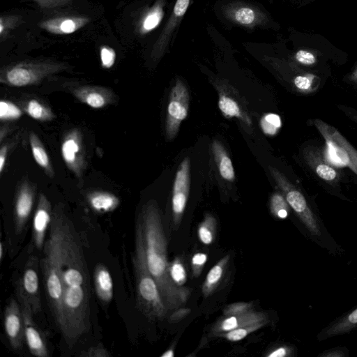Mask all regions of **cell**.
Wrapping results in <instances>:
<instances>
[{
    "label": "cell",
    "mask_w": 357,
    "mask_h": 357,
    "mask_svg": "<svg viewBox=\"0 0 357 357\" xmlns=\"http://www.w3.org/2000/svg\"><path fill=\"white\" fill-rule=\"evenodd\" d=\"M60 274L63 289V326L72 347L90 328V282L84 250L73 222L60 207Z\"/></svg>",
    "instance_id": "1"
},
{
    "label": "cell",
    "mask_w": 357,
    "mask_h": 357,
    "mask_svg": "<svg viewBox=\"0 0 357 357\" xmlns=\"http://www.w3.org/2000/svg\"><path fill=\"white\" fill-rule=\"evenodd\" d=\"M136 223L139 225L143 241L148 269L159 287L168 311L183 306L190 291L176 285L169 273L167 259V240L160 210L155 201H149L142 208Z\"/></svg>",
    "instance_id": "2"
},
{
    "label": "cell",
    "mask_w": 357,
    "mask_h": 357,
    "mask_svg": "<svg viewBox=\"0 0 357 357\" xmlns=\"http://www.w3.org/2000/svg\"><path fill=\"white\" fill-rule=\"evenodd\" d=\"M60 207L52 211V222L44 245L40 264L47 302L54 321L61 331L63 326V289L59 265Z\"/></svg>",
    "instance_id": "3"
},
{
    "label": "cell",
    "mask_w": 357,
    "mask_h": 357,
    "mask_svg": "<svg viewBox=\"0 0 357 357\" xmlns=\"http://www.w3.org/2000/svg\"><path fill=\"white\" fill-rule=\"evenodd\" d=\"M132 267L135 280L137 303L139 310L150 319H162L167 315L168 310L165 305L157 282L148 269L142 233L137 223Z\"/></svg>",
    "instance_id": "4"
},
{
    "label": "cell",
    "mask_w": 357,
    "mask_h": 357,
    "mask_svg": "<svg viewBox=\"0 0 357 357\" xmlns=\"http://www.w3.org/2000/svg\"><path fill=\"white\" fill-rule=\"evenodd\" d=\"M66 68L62 63L24 61L1 70L0 81L9 86H25L38 83L47 76Z\"/></svg>",
    "instance_id": "5"
},
{
    "label": "cell",
    "mask_w": 357,
    "mask_h": 357,
    "mask_svg": "<svg viewBox=\"0 0 357 357\" xmlns=\"http://www.w3.org/2000/svg\"><path fill=\"white\" fill-rule=\"evenodd\" d=\"M268 169L289 206L294 210L310 233L314 236L320 235L319 222L303 193L278 169L271 166H269Z\"/></svg>",
    "instance_id": "6"
},
{
    "label": "cell",
    "mask_w": 357,
    "mask_h": 357,
    "mask_svg": "<svg viewBox=\"0 0 357 357\" xmlns=\"http://www.w3.org/2000/svg\"><path fill=\"white\" fill-rule=\"evenodd\" d=\"M38 264V257L35 255L30 256L26 262L22 277L15 284L17 300L26 302L34 315L38 314L42 309Z\"/></svg>",
    "instance_id": "7"
},
{
    "label": "cell",
    "mask_w": 357,
    "mask_h": 357,
    "mask_svg": "<svg viewBox=\"0 0 357 357\" xmlns=\"http://www.w3.org/2000/svg\"><path fill=\"white\" fill-rule=\"evenodd\" d=\"M188 91L181 82L177 81L171 90L167 106L165 131L169 139L177 135L181 122L188 115Z\"/></svg>",
    "instance_id": "8"
},
{
    "label": "cell",
    "mask_w": 357,
    "mask_h": 357,
    "mask_svg": "<svg viewBox=\"0 0 357 357\" xmlns=\"http://www.w3.org/2000/svg\"><path fill=\"white\" fill-rule=\"evenodd\" d=\"M313 123L337 155L357 174V150L333 127L320 119H314Z\"/></svg>",
    "instance_id": "9"
},
{
    "label": "cell",
    "mask_w": 357,
    "mask_h": 357,
    "mask_svg": "<svg viewBox=\"0 0 357 357\" xmlns=\"http://www.w3.org/2000/svg\"><path fill=\"white\" fill-rule=\"evenodd\" d=\"M190 165L188 157L181 162L176 174L172 190V214L174 224L177 227L182 220L190 190Z\"/></svg>",
    "instance_id": "10"
},
{
    "label": "cell",
    "mask_w": 357,
    "mask_h": 357,
    "mask_svg": "<svg viewBox=\"0 0 357 357\" xmlns=\"http://www.w3.org/2000/svg\"><path fill=\"white\" fill-rule=\"evenodd\" d=\"M3 326L11 347L15 350L21 349L25 341L24 325L20 304L14 298H11L5 307Z\"/></svg>",
    "instance_id": "11"
},
{
    "label": "cell",
    "mask_w": 357,
    "mask_h": 357,
    "mask_svg": "<svg viewBox=\"0 0 357 357\" xmlns=\"http://www.w3.org/2000/svg\"><path fill=\"white\" fill-rule=\"evenodd\" d=\"M18 301L24 320L25 342L29 351L37 357L49 356L45 338L33 319L34 314L30 306L23 301Z\"/></svg>",
    "instance_id": "12"
},
{
    "label": "cell",
    "mask_w": 357,
    "mask_h": 357,
    "mask_svg": "<svg viewBox=\"0 0 357 357\" xmlns=\"http://www.w3.org/2000/svg\"><path fill=\"white\" fill-rule=\"evenodd\" d=\"M61 155L67 167L79 176L84 169V156L79 132L73 130L64 137L61 144Z\"/></svg>",
    "instance_id": "13"
},
{
    "label": "cell",
    "mask_w": 357,
    "mask_h": 357,
    "mask_svg": "<svg viewBox=\"0 0 357 357\" xmlns=\"http://www.w3.org/2000/svg\"><path fill=\"white\" fill-rule=\"evenodd\" d=\"M52 218L51 204L43 194L40 195L34 213L32 227V241L39 250L44 248L47 230Z\"/></svg>",
    "instance_id": "14"
},
{
    "label": "cell",
    "mask_w": 357,
    "mask_h": 357,
    "mask_svg": "<svg viewBox=\"0 0 357 357\" xmlns=\"http://www.w3.org/2000/svg\"><path fill=\"white\" fill-rule=\"evenodd\" d=\"M34 203V191L29 184H23L19 189L14 205V227L16 234L24 231L31 213Z\"/></svg>",
    "instance_id": "15"
},
{
    "label": "cell",
    "mask_w": 357,
    "mask_h": 357,
    "mask_svg": "<svg viewBox=\"0 0 357 357\" xmlns=\"http://www.w3.org/2000/svg\"><path fill=\"white\" fill-rule=\"evenodd\" d=\"M261 321H268V315L264 312L252 310L240 314L224 316L213 326L211 335L215 336L219 333Z\"/></svg>",
    "instance_id": "16"
},
{
    "label": "cell",
    "mask_w": 357,
    "mask_h": 357,
    "mask_svg": "<svg viewBox=\"0 0 357 357\" xmlns=\"http://www.w3.org/2000/svg\"><path fill=\"white\" fill-rule=\"evenodd\" d=\"M89 22L90 18L85 16H62L43 20L39 26L49 33L64 35L78 31Z\"/></svg>",
    "instance_id": "17"
},
{
    "label": "cell",
    "mask_w": 357,
    "mask_h": 357,
    "mask_svg": "<svg viewBox=\"0 0 357 357\" xmlns=\"http://www.w3.org/2000/svg\"><path fill=\"white\" fill-rule=\"evenodd\" d=\"M304 158L307 165L320 178L330 183L337 181V172L325 160L317 148L307 147L304 151Z\"/></svg>",
    "instance_id": "18"
},
{
    "label": "cell",
    "mask_w": 357,
    "mask_h": 357,
    "mask_svg": "<svg viewBox=\"0 0 357 357\" xmlns=\"http://www.w3.org/2000/svg\"><path fill=\"white\" fill-rule=\"evenodd\" d=\"M94 287L98 299L108 303L113 297V282L111 274L102 264H98L93 273Z\"/></svg>",
    "instance_id": "19"
},
{
    "label": "cell",
    "mask_w": 357,
    "mask_h": 357,
    "mask_svg": "<svg viewBox=\"0 0 357 357\" xmlns=\"http://www.w3.org/2000/svg\"><path fill=\"white\" fill-rule=\"evenodd\" d=\"M357 326V307L324 328L319 335V340L348 333Z\"/></svg>",
    "instance_id": "20"
},
{
    "label": "cell",
    "mask_w": 357,
    "mask_h": 357,
    "mask_svg": "<svg viewBox=\"0 0 357 357\" xmlns=\"http://www.w3.org/2000/svg\"><path fill=\"white\" fill-rule=\"evenodd\" d=\"M107 90L99 87H82L74 93L82 102L92 108L99 109L106 106L110 101V95Z\"/></svg>",
    "instance_id": "21"
},
{
    "label": "cell",
    "mask_w": 357,
    "mask_h": 357,
    "mask_svg": "<svg viewBox=\"0 0 357 357\" xmlns=\"http://www.w3.org/2000/svg\"><path fill=\"white\" fill-rule=\"evenodd\" d=\"M229 261V255L222 258L208 271L202 286V294L204 297L209 296L220 284Z\"/></svg>",
    "instance_id": "22"
},
{
    "label": "cell",
    "mask_w": 357,
    "mask_h": 357,
    "mask_svg": "<svg viewBox=\"0 0 357 357\" xmlns=\"http://www.w3.org/2000/svg\"><path fill=\"white\" fill-rule=\"evenodd\" d=\"M212 150L221 176L225 180L233 181L235 178L234 169L224 146L218 141L213 140Z\"/></svg>",
    "instance_id": "23"
},
{
    "label": "cell",
    "mask_w": 357,
    "mask_h": 357,
    "mask_svg": "<svg viewBox=\"0 0 357 357\" xmlns=\"http://www.w3.org/2000/svg\"><path fill=\"white\" fill-rule=\"evenodd\" d=\"M88 200L89 204L95 211L102 213L114 211L119 204V199L114 195L102 191L90 194Z\"/></svg>",
    "instance_id": "24"
},
{
    "label": "cell",
    "mask_w": 357,
    "mask_h": 357,
    "mask_svg": "<svg viewBox=\"0 0 357 357\" xmlns=\"http://www.w3.org/2000/svg\"><path fill=\"white\" fill-rule=\"evenodd\" d=\"M29 141L33 157L37 164L41 167L50 176L54 175L48 155L43 146L40 140L34 132H31Z\"/></svg>",
    "instance_id": "25"
},
{
    "label": "cell",
    "mask_w": 357,
    "mask_h": 357,
    "mask_svg": "<svg viewBox=\"0 0 357 357\" xmlns=\"http://www.w3.org/2000/svg\"><path fill=\"white\" fill-rule=\"evenodd\" d=\"M216 219L210 213H206L203 221L197 229V236L199 241L204 245L211 244L215 238Z\"/></svg>",
    "instance_id": "26"
},
{
    "label": "cell",
    "mask_w": 357,
    "mask_h": 357,
    "mask_svg": "<svg viewBox=\"0 0 357 357\" xmlns=\"http://www.w3.org/2000/svg\"><path fill=\"white\" fill-rule=\"evenodd\" d=\"M268 321H261L248 326L239 327L231 331L215 335V336L221 337L229 341L236 342L245 338L248 335L262 328L267 324Z\"/></svg>",
    "instance_id": "27"
},
{
    "label": "cell",
    "mask_w": 357,
    "mask_h": 357,
    "mask_svg": "<svg viewBox=\"0 0 357 357\" xmlns=\"http://www.w3.org/2000/svg\"><path fill=\"white\" fill-rule=\"evenodd\" d=\"M29 116L38 121H50L54 118L51 109L36 99L30 100L25 107Z\"/></svg>",
    "instance_id": "28"
},
{
    "label": "cell",
    "mask_w": 357,
    "mask_h": 357,
    "mask_svg": "<svg viewBox=\"0 0 357 357\" xmlns=\"http://www.w3.org/2000/svg\"><path fill=\"white\" fill-rule=\"evenodd\" d=\"M218 107L222 113L227 117L243 119V115L237 102L233 98L220 94Z\"/></svg>",
    "instance_id": "29"
},
{
    "label": "cell",
    "mask_w": 357,
    "mask_h": 357,
    "mask_svg": "<svg viewBox=\"0 0 357 357\" xmlns=\"http://www.w3.org/2000/svg\"><path fill=\"white\" fill-rule=\"evenodd\" d=\"M270 208L273 215L278 218L284 219L287 217L289 204L283 194L275 192L271 196Z\"/></svg>",
    "instance_id": "30"
},
{
    "label": "cell",
    "mask_w": 357,
    "mask_h": 357,
    "mask_svg": "<svg viewBox=\"0 0 357 357\" xmlns=\"http://www.w3.org/2000/svg\"><path fill=\"white\" fill-rule=\"evenodd\" d=\"M169 273L172 281L178 286L183 287L187 281V273L179 257H175L169 262Z\"/></svg>",
    "instance_id": "31"
},
{
    "label": "cell",
    "mask_w": 357,
    "mask_h": 357,
    "mask_svg": "<svg viewBox=\"0 0 357 357\" xmlns=\"http://www.w3.org/2000/svg\"><path fill=\"white\" fill-rule=\"evenodd\" d=\"M260 126L266 135H274L281 127L280 117L276 114H266L261 117Z\"/></svg>",
    "instance_id": "32"
},
{
    "label": "cell",
    "mask_w": 357,
    "mask_h": 357,
    "mask_svg": "<svg viewBox=\"0 0 357 357\" xmlns=\"http://www.w3.org/2000/svg\"><path fill=\"white\" fill-rule=\"evenodd\" d=\"M22 116V110L13 102L3 100L0 102V119L1 121L15 120Z\"/></svg>",
    "instance_id": "33"
},
{
    "label": "cell",
    "mask_w": 357,
    "mask_h": 357,
    "mask_svg": "<svg viewBox=\"0 0 357 357\" xmlns=\"http://www.w3.org/2000/svg\"><path fill=\"white\" fill-rule=\"evenodd\" d=\"M162 17V10L156 7L150 11L142 21L140 31L142 33L151 31L158 26Z\"/></svg>",
    "instance_id": "34"
},
{
    "label": "cell",
    "mask_w": 357,
    "mask_h": 357,
    "mask_svg": "<svg viewBox=\"0 0 357 357\" xmlns=\"http://www.w3.org/2000/svg\"><path fill=\"white\" fill-rule=\"evenodd\" d=\"M22 17L18 15H3L0 18V38H6L10 31L21 23Z\"/></svg>",
    "instance_id": "35"
},
{
    "label": "cell",
    "mask_w": 357,
    "mask_h": 357,
    "mask_svg": "<svg viewBox=\"0 0 357 357\" xmlns=\"http://www.w3.org/2000/svg\"><path fill=\"white\" fill-rule=\"evenodd\" d=\"M251 303L238 302L226 306L223 310L224 316H230L243 314L252 310Z\"/></svg>",
    "instance_id": "36"
},
{
    "label": "cell",
    "mask_w": 357,
    "mask_h": 357,
    "mask_svg": "<svg viewBox=\"0 0 357 357\" xmlns=\"http://www.w3.org/2000/svg\"><path fill=\"white\" fill-rule=\"evenodd\" d=\"M100 54L102 66L104 68H112L116 56L114 50L107 45H103L100 48Z\"/></svg>",
    "instance_id": "37"
},
{
    "label": "cell",
    "mask_w": 357,
    "mask_h": 357,
    "mask_svg": "<svg viewBox=\"0 0 357 357\" xmlns=\"http://www.w3.org/2000/svg\"><path fill=\"white\" fill-rule=\"evenodd\" d=\"M207 259V255L203 252H197L192 256L191 266L195 277H198L201 274Z\"/></svg>",
    "instance_id": "38"
},
{
    "label": "cell",
    "mask_w": 357,
    "mask_h": 357,
    "mask_svg": "<svg viewBox=\"0 0 357 357\" xmlns=\"http://www.w3.org/2000/svg\"><path fill=\"white\" fill-rule=\"evenodd\" d=\"M79 356L82 357H109L110 354L106 348L99 344L82 351Z\"/></svg>",
    "instance_id": "39"
},
{
    "label": "cell",
    "mask_w": 357,
    "mask_h": 357,
    "mask_svg": "<svg viewBox=\"0 0 357 357\" xmlns=\"http://www.w3.org/2000/svg\"><path fill=\"white\" fill-rule=\"evenodd\" d=\"M235 17L238 22L248 24L254 21L255 13L249 8H242L236 12Z\"/></svg>",
    "instance_id": "40"
},
{
    "label": "cell",
    "mask_w": 357,
    "mask_h": 357,
    "mask_svg": "<svg viewBox=\"0 0 357 357\" xmlns=\"http://www.w3.org/2000/svg\"><path fill=\"white\" fill-rule=\"evenodd\" d=\"M295 58L299 63L307 66L314 65L317 62L316 56L312 52L305 50H298L296 53Z\"/></svg>",
    "instance_id": "41"
},
{
    "label": "cell",
    "mask_w": 357,
    "mask_h": 357,
    "mask_svg": "<svg viewBox=\"0 0 357 357\" xmlns=\"http://www.w3.org/2000/svg\"><path fill=\"white\" fill-rule=\"evenodd\" d=\"M43 8H54L63 7L70 3L73 0H33Z\"/></svg>",
    "instance_id": "42"
},
{
    "label": "cell",
    "mask_w": 357,
    "mask_h": 357,
    "mask_svg": "<svg viewBox=\"0 0 357 357\" xmlns=\"http://www.w3.org/2000/svg\"><path fill=\"white\" fill-rule=\"evenodd\" d=\"M191 310L187 307H178L175 309L171 315L169 316V321L172 323L178 322L182 319H183L185 317H187Z\"/></svg>",
    "instance_id": "43"
},
{
    "label": "cell",
    "mask_w": 357,
    "mask_h": 357,
    "mask_svg": "<svg viewBox=\"0 0 357 357\" xmlns=\"http://www.w3.org/2000/svg\"><path fill=\"white\" fill-rule=\"evenodd\" d=\"M189 4V0H177L174 6V13L177 16H182Z\"/></svg>",
    "instance_id": "44"
},
{
    "label": "cell",
    "mask_w": 357,
    "mask_h": 357,
    "mask_svg": "<svg viewBox=\"0 0 357 357\" xmlns=\"http://www.w3.org/2000/svg\"><path fill=\"white\" fill-rule=\"evenodd\" d=\"M291 350L287 347H280L267 354L268 357H284L289 356Z\"/></svg>",
    "instance_id": "45"
},
{
    "label": "cell",
    "mask_w": 357,
    "mask_h": 357,
    "mask_svg": "<svg viewBox=\"0 0 357 357\" xmlns=\"http://www.w3.org/2000/svg\"><path fill=\"white\" fill-rule=\"evenodd\" d=\"M320 357H343L345 356V353L342 349H331L324 351L319 355Z\"/></svg>",
    "instance_id": "46"
},
{
    "label": "cell",
    "mask_w": 357,
    "mask_h": 357,
    "mask_svg": "<svg viewBox=\"0 0 357 357\" xmlns=\"http://www.w3.org/2000/svg\"><path fill=\"white\" fill-rule=\"evenodd\" d=\"M8 153V147L7 146H3L1 147L0 151V173H2L3 170V167L5 166L6 155Z\"/></svg>",
    "instance_id": "47"
},
{
    "label": "cell",
    "mask_w": 357,
    "mask_h": 357,
    "mask_svg": "<svg viewBox=\"0 0 357 357\" xmlns=\"http://www.w3.org/2000/svg\"><path fill=\"white\" fill-rule=\"evenodd\" d=\"M174 356V353L173 348H169L161 355V357H173Z\"/></svg>",
    "instance_id": "48"
},
{
    "label": "cell",
    "mask_w": 357,
    "mask_h": 357,
    "mask_svg": "<svg viewBox=\"0 0 357 357\" xmlns=\"http://www.w3.org/2000/svg\"><path fill=\"white\" fill-rule=\"evenodd\" d=\"M349 79L353 82L357 84V67L356 69L353 71V73L349 75Z\"/></svg>",
    "instance_id": "49"
},
{
    "label": "cell",
    "mask_w": 357,
    "mask_h": 357,
    "mask_svg": "<svg viewBox=\"0 0 357 357\" xmlns=\"http://www.w3.org/2000/svg\"><path fill=\"white\" fill-rule=\"evenodd\" d=\"M3 257V243L1 242L0 245V258L2 260Z\"/></svg>",
    "instance_id": "50"
},
{
    "label": "cell",
    "mask_w": 357,
    "mask_h": 357,
    "mask_svg": "<svg viewBox=\"0 0 357 357\" xmlns=\"http://www.w3.org/2000/svg\"><path fill=\"white\" fill-rule=\"evenodd\" d=\"M348 115L350 117V119H352V121L357 123V114H349Z\"/></svg>",
    "instance_id": "51"
}]
</instances>
